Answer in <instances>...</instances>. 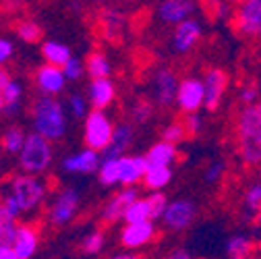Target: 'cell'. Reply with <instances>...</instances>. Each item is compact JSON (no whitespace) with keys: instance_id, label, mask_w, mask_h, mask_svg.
Masks as SVG:
<instances>
[{"instance_id":"cell-1","label":"cell","mask_w":261,"mask_h":259,"mask_svg":"<svg viewBox=\"0 0 261 259\" xmlns=\"http://www.w3.org/2000/svg\"><path fill=\"white\" fill-rule=\"evenodd\" d=\"M234 147L245 168H261V100L253 106H241L234 120Z\"/></svg>"},{"instance_id":"cell-2","label":"cell","mask_w":261,"mask_h":259,"mask_svg":"<svg viewBox=\"0 0 261 259\" xmlns=\"http://www.w3.org/2000/svg\"><path fill=\"white\" fill-rule=\"evenodd\" d=\"M29 120H31V131L50 139L52 143L64 139V135L69 131L67 110L54 95H38L29 106Z\"/></svg>"},{"instance_id":"cell-3","label":"cell","mask_w":261,"mask_h":259,"mask_svg":"<svg viewBox=\"0 0 261 259\" xmlns=\"http://www.w3.org/2000/svg\"><path fill=\"white\" fill-rule=\"evenodd\" d=\"M3 189H7L15 197L23 216L36 214L48 199V183L38 174H27V172L15 174L9 178V183Z\"/></svg>"},{"instance_id":"cell-4","label":"cell","mask_w":261,"mask_h":259,"mask_svg":"<svg viewBox=\"0 0 261 259\" xmlns=\"http://www.w3.org/2000/svg\"><path fill=\"white\" fill-rule=\"evenodd\" d=\"M21 172L44 176L54 162V143L38 133H27L21 151L17 153Z\"/></svg>"},{"instance_id":"cell-5","label":"cell","mask_w":261,"mask_h":259,"mask_svg":"<svg viewBox=\"0 0 261 259\" xmlns=\"http://www.w3.org/2000/svg\"><path fill=\"white\" fill-rule=\"evenodd\" d=\"M114 126L116 124L106 110L91 108L83 118V143H85V147L102 153L110 145Z\"/></svg>"},{"instance_id":"cell-6","label":"cell","mask_w":261,"mask_h":259,"mask_svg":"<svg viewBox=\"0 0 261 259\" xmlns=\"http://www.w3.org/2000/svg\"><path fill=\"white\" fill-rule=\"evenodd\" d=\"M81 210V191L77 187H62L56 191L48 205V222L54 228H64L69 226Z\"/></svg>"},{"instance_id":"cell-7","label":"cell","mask_w":261,"mask_h":259,"mask_svg":"<svg viewBox=\"0 0 261 259\" xmlns=\"http://www.w3.org/2000/svg\"><path fill=\"white\" fill-rule=\"evenodd\" d=\"M197 214H199V208L191 197H178V199L168 201V205H166L164 214H162L160 222L168 232L180 235V232L189 230L191 226L195 224Z\"/></svg>"},{"instance_id":"cell-8","label":"cell","mask_w":261,"mask_h":259,"mask_svg":"<svg viewBox=\"0 0 261 259\" xmlns=\"http://www.w3.org/2000/svg\"><path fill=\"white\" fill-rule=\"evenodd\" d=\"M234 34L245 40L261 38V0H247L237 5V11L230 15Z\"/></svg>"},{"instance_id":"cell-9","label":"cell","mask_w":261,"mask_h":259,"mask_svg":"<svg viewBox=\"0 0 261 259\" xmlns=\"http://www.w3.org/2000/svg\"><path fill=\"white\" fill-rule=\"evenodd\" d=\"M201 81H203V93H205L203 110H207V112L220 110L226 93H228V87H230V75L222 67H210L203 71Z\"/></svg>"},{"instance_id":"cell-10","label":"cell","mask_w":261,"mask_h":259,"mask_svg":"<svg viewBox=\"0 0 261 259\" xmlns=\"http://www.w3.org/2000/svg\"><path fill=\"white\" fill-rule=\"evenodd\" d=\"M203 40V23L199 19H187L178 25L172 27V34H170V48L174 54L178 56H187L191 54L195 48H197Z\"/></svg>"},{"instance_id":"cell-11","label":"cell","mask_w":261,"mask_h":259,"mask_svg":"<svg viewBox=\"0 0 261 259\" xmlns=\"http://www.w3.org/2000/svg\"><path fill=\"white\" fill-rule=\"evenodd\" d=\"M203 81L201 77H182L176 89V98H174V108L180 114H191V112H201L203 110Z\"/></svg>"},{"instance_id":"cell-12","label":"cell","mask_w":261,"mask_h":259,"mask_svg":"<svg viewBox=\"0 0 261 259\" xmlns=\"http://www.w3.org/2000/svg\"><path fill=\"white\" fill-rule=\"evenodd\" d=\"M158 239V224L153 220H145V222H130L120 228L118 232V243L122 249L128 251H139L147 245H151Z\"/></svg>"},{"instance_id":"cell-13","label":"cell","mask_w":261,"mask_h":259,"mask_svg":"<svg viewBox=\"0 0 261 259\" xmlns=\"http://www.w3.org/2000/svg\"><path fill=\"white\" fill-rule=\"evenodd\" d=\"M180 77L176 75V71L172 67H160L153 73L151 79V93L153 100L160 108H170L174 106V98H176V89H178Z\"/></svg>"},{"instance_id":"cell-14","label":"cell","mask_w":261,"mask_h":259,"mask_svg":"<svg viewBox=\"0 0 261 259\" xmlns=\"http://www.w3.org/2000/svg\"><path fill=\"white\" fill-rule=\"evenodd\" d=\"M197 13V3L195 0H160L155 7V17L162 25L174 27Z\"/></svg>"},{"instance_id":"cell-15","label":"cell","mask_w":261,"mask_h":259,"mask_svg":"<svg viewBox=\"0 0 261 259\" xmlns=\"http://www.w3.org/2000/svg\"><path fill=\"white\" fill-rule=\"evenodd\" d=\"M42 245V232L40 226L34 222H21L17 224L13 249L19 255V259H34Z\"/></svg>"},{"instance_id":"cell-16","label":"cell","mask_w":261,"mask_h":259,"mask_svg":"<svg viewBox=\"0 0 261 259\" xmlns=\"http://www.w3.org/2000/svg\"><path fill=\"white\" fill-rule=\"evenodd\" d=\"M139 197V189L137 187H122L118 189L114 195H110L106 199V203L100 210V220L104 224H116L122 220L124 210Z\"/></svg>"},{"instance_id":"cell-17","label":"cell","mask_w":261,"mask_h":259,"mask_svg":"<svg viewBox=\"0 0 261 259\" xmlns=\"http://www.w3.org/2000/svg\"><path fill=\"white\" fill-rule=\"evenodd\" d=\"M100 151L89 149V147H81L79 151L69 153L67 158H62L60 168L67 174H95L100 168Z\"/></svg>"},{"instance_id":"cell-18","label":"cell","mask_w":261,"mask_h":259,"mask_svg":"<svg viewBox=\"0 0 261 259\" xmlns=\"http://www.w3.org/2000/svg\"><path fill=\"white\" fill-rule=\"evenodd\" d=\"M34 83L40 95H54V98H58L67 89V77H64L62 69L54 67V64H48V62H44L42 67L36 69Z\"/></svg>"},{"instance_id":"cell-19","label":"cell","mask_w":261,"mask_h":259,"mask_svg":"<svg viewBox=\"0 0 261 259\" xmlns=\"http://www.w3.org/2000/svg\"><path fill=\"white\" fill-rule=\"evenodd\" d=\"M147 162L143 156L124 153L118 158V187H137L143 180Z\"/></svg>"},{"instance_id":"cell-20","label":"cell","mask_w":261,"mask_h":259,"mask_svg":"<svg viewBox=\"0 0 261 259\" xmlns=\"http://www.w3.org/2000/svg\"><path fill=\"white\" fill-rule=\"evenodd\" d=\"M116 100V83L110 77L91 79L87 85V102L95 110H108Z\"/></svg>"},{"instance_id":"cell-21","label":"cell","mask_w":261,"mask_h":259,"mask_svg":"<svg viewBox=\"0 0 261 259\" xmlns=\"http://www.w3.org/2000/svg\"><path fill=\"white\" fill-rule=\"evenodd\" d=\"M133 141H135V126L130 124V122H118L114 126L110 145L102 151V156L104 158H120V156L128 153Z\"/></svg>"},{"instance_id":"cell-22","label":"cell","mask_w":261,"mask_h":259,"mask_svg":"<svg viewBox=\"0 0 261 259\" xmlns=\"http://www.w3.org/2000/svg\"><path fill=\"white\" fill-rule=\"evenodd\" d=\"M143 158L147 162V166H174L178 160V145L160 139L153 145H149Z\"/></svg>"},{"instance_id":"cell-23","label":"cell","mask_w":261,"mask_h":259,"mask_svg":"<svg viewBox=\"0 0 261 259\" xmlns=\"http://www.w3.org/2000/svg\"><path fill=\"white\" fill-rule=\"evenodd\" d=\"M124 23L126 21H124L122 13H118L114 9L104 11L102 17H100V34H102V38L106 42H110V44L120 42L122 31H124Z\"/></svg>"},{"instance_id":"cell-24","label":"cell","mask_w":261,"mask_h":259,"mask_svg":"<svg viewBox=\"0 0 261 259\" xmlns=\"http://www.w3.org/2000/svg\"><path fill=\"white\" fill-rule=\"evenodd\" d=\"M23 98H25V85L19 79H11L9 85L3 89V100H5V108H3V116L15 118L21 108H23Z\"/></svg>"},{"instance_id":"cell-25","label":"cell","mask_w":261,"mask_h":259,"mask_svg":"<svg viewBox=\"0 0 261 259\" xmlns=\"http://www.w3.org/2000/svg\"><path fill=\"white\" fill-rule=\"evenodd\" d=\"M253 251H255V241L245 232H237L232 237H228L224 245L226 259H249Z\"/></svg>"},{"instance_id":"cell-26","label":"cell","mask_w":261,"mask_h":259,"mask_svg":"<svg viewBox=\"0 0 261 259\" xmlns=\"http://www.w3.org/2000/svg\"><path fill=\"white\" fill-rule=\"evenodd\" d=\"M174 178V166H147L141 185L147 191H164Z\"/></svg>"},{"instance_id":"cell-27","label":"cell","mask_w":261,"mask_h":259,"mask_svg":"<svg viewBox=\"0 0 261 259\" xmlns=\"http://www.w3.org/2000/svg\"><path fill=\"white\" fill-rule=\"evenodd\" d=\"M243 210L253 218L255 224H261V178L251 180L243 191Z\"/></svg>"},{"instance_id":"cell-28","label":"cell","mask_w":261,"mask_h":259,"mask_svg":"<svg viewBox=\"0 0 261 259\" xmlns=\"http://www.w3.org/2000/svg\"><path fill=\"white\" fill-rule=\"evenodd\" d=\"M85 75H89L91 79L110 77L112 75V62H110V58L104 52H100V50L89 52L87 58H85Z\"/></svg>"},{"instance_id":"cell-29","label":"cell","mask_w":261,"mask_h":259,"mask_svg":"<svg viewBox=\"0 0 261 259\" xmlns=\"http://www.w3.org/2000/svg\"><path fill=\"white\" fill-rule=\"evenodd\" d=\"M73 56L71 48L67 44H62L58 40H46L42 44V58L44 62L48 64H54V67H62L64 62H67L69 58Z\"/></svg>"},{"instance_id":"cell-30","label":"cell","mask_w":261,"mask_h":259,"mask_svg":"<svg viewBox=\"0 0 261 259\" xmlns=\"http://www.w3.org/2000/svg\"><path fill=\"white\" fill-rule=\"evenodd\" d=\"M25 137H27V133H25L23 126L11 124L9 128H5V133L0 135V147H3V151L9 156H17L25 143Z\"/></svg>"},{"instance_id":"cell-31","label":"cell","mask_w":261,"mask_h":259,"mask_svg":"<svg viewBox=\"0 0 261 259\" xmlns=\"http://www.w3.org/2000/svg\"><path fill=\"white\" fill-rule=\"evenodd\" d=\"M15 34L23 44H38L44 36V29L36 19H21L15 27Z\"/></svg>"},{"instance_id":"cell-32","label":"cell","mask_w":261,"mask_h":259,"mask_svg":"<svg viewBox=\"0 0 261 259\" xmlns=\"http://www.w3.org/2000/svg\"><path fill=\"white\" fill-rule=\"evenodd\" d=\"M97 180L104 187H116L118 185V158H104L100 160V168H97Z\"/></svg>"},{"instance_id":"cell-33","label":"cell","mask_w":261,"mask_h":259,"mask_svg":"<svg viewBox=\"0 0 261 259\" xmlns=\"http://www.w3.org/2000/svg\"><path fill=\"white\" fill-rule=\"evenodd\" d=\"M145 220H151V212H149V203H147V197H137L133 203H130L124 214H122V222L130 224V222H145ZM155 222V220H153Z\"/></svg>"},{"instance_id":"cell-34","label":"cell","mask_w":261,"mask_h":259,"mask_svg":"<svg viewBox=\"0 0 261 259\" xmlns=\"http://www.w3.org/2000/svg\"><path fill=\"white\" fill-rule=\"evenodd\" d=\"M23 216L19 203L15 201V197L7 189H0V220L5 222H19V218Z\"/></svg>"},{"instance_id":"cell-35","label":"cell","mask_w":261,"mask_h":259,"mask_svg":"<svg viewBox=\"0 0 261 259\" xmlns=\"http://www.w3.org/2000/svg\"><path fill=\"white\" fill-rule=\"evenodd\" d=\"M104 247H106V232L100 228L87 232L81 241V251L85 255H100L104 251Z\"/></svg>"},{"instance_id":"cell-36","label":"cell","mask_w":261,"mask_h":259,"mask_svg":"<svg viewBox=\"0 0 261 259\" xmlns=\"http://www.w3.org/2000/svg\"><path fill=\"white\" fill-rule=\"evenodd\" d=\"M67 112L77 118V120H83L85 114L89 112V102H87V95L83 93H71L67 98Z\"/></svg>"},{"instance_id":"cell-37","label":"cell","mask_w":261,"mask_h":259,"mask_svg":"<svg viewBox=\"0 0 261 259\" xmlns=\"http://www.w3.org/2000/svg\"><path fill=\"white\" fill-rule=\"evenodd\" d=\"M226 170H228V166H226L224 160H214V162H210V164L205 166V170H203V183L210 185V187L220 185L222 178L226 176Z\"/></svg>"},{"instance_id":"cell-38","label":"cell","mask_w":261,"mask_h":259,"mask_svg":"<svg viewBox=\"0 0 261 259\" xmlns=\"http://www.w3.org/2000/svg\"><path fill=\"white\" fill-rule=\"evenodd\" d=\"M147 203H149V212H151V220H160L162 218V214H164V210H166V205H168V197H166V193L164 191H149L147 193Z\"/></svg>"},{"instance_id":"cell-39","label":"cell","mask_w":261,"mask_h":259,"mask_svg":"<svg viewBox=\"0 0 261 259\" xmlns=\"http://www.w3.org/2000/svg\"><path fill=\"white\" fill-rule=\"evenodd\" d=\"M182 126L187 131V137H199L205 128V118L201 112H191L182 114Z\"/></svg>"},{"instance_id":"cell-40","label":"cell","mask_w":261,"mask_h":259,"mask_svg":"<svg viewBox=\"0 0 261 259\" xmlns=\"http://www.w3.org/2000/svg\"><path fill=\"white\" fill-rule=\"evenodd\" d=\"M160 139H164L168 143H182L187 139V131H185V126H182V120H174V122H168L164 128H162V133H160Z\"/></svg>"},{"instance_id":"cell-41","label":"cell","mask_w":261,"mask_h":259,"mask_svg":"<svg viewBox=\"0 0 261 259\" xmlns=\"http://www.w3.org/2000/svg\"><path fill=\"white\" fill-rule=\"evenodd\" d=\"M237 98H239V104H241V106H253V104H257V102L261 100L259 85H257L255 81H249V83L241 85Z\"/></svg>"},{"instance_id":"cell-42","label":"cell","mask_w":261,"mask_h":259,"mask_svg":"<svg viewBox=\"0 0 261 259\" xmlns=\"http://www.w3.org/2000/svg\"><path fill=\"white\" fill-rule=\"evenodd\" d=\"M60 69H62L64 77H67V81H79L85 75V62L81 58H77V56H71Z\"/></svg>"},{"instance_id":"cell-43","label":"cell","mask_w":261,"mask_h":259,"mask_svg":"<svg viewBox=\"0 0 261 259\" xmlns=\"http://www.w3.org/2000/svg\"><path fill=\"white\" fill-rule=\"evenodd\" d=\"M130 116H133V120L137 124H145L151 120L153 116V104L149 100H137L133 104V108H130Z\"/></svg>"},{"instance_id":"cell-44","label":"cell","mask_w":261,"mask_h":259,"mask_svg":"<svg viewBox=\"0 0 261 259\" xmlns=\"http://www.w3.org/2000/svg\"><path fill=\"white\" fill-rule=\"evenodd\" d=\"M15 230H17V222L0 220V247H13Z\"/></svg>"},{"instance_id":"cell-45","label":"cell","mask_w":261,"mask_h":259,"mask_svg":"<svg viewBox=\"0 0 261 259\" xmlns=\"http://www.w3.org/2000/svg\"><path fill=\"white\" fill-rule=\"evenodd\" d=\"M15 56V46L9 38H0V67H7Z\"/></svg>"},{"instance_id":"cell-46","label":"cell","mask_w":261,"mask_h":259,"mask_svg":"<svg viewBox=\"0 0 261 259\" xmlns=\"http://www.w3.org/2000/svg\"><path fill=\"white\" fill-rule=\"evenodd\" d=\"M210 11L216 19H224V17H230V5L226 0H210Z\"/></svg>"},{"instance_id":"cell-47","label":"cell","mask_w":261,"mask_h":259,"mask_svg":"<svg viewBox=\"0 0 261 259\" xmlns=\"http://www.w3.org/2000/svg\"><path fill=\"white\" fill-rule=\"evenodd\" d=\"M164 259H193V255H191V251H189L187 247L178 245V247L170 249V251H168V255H166Z\"/></svg>"},{"instance_id":"cell-48","label":"cell","mask_w":261,"mask_h":259,"mask_svg":"<svg viewBox=\"0 0 261 259\" xmlns=\"http://www.w3.org/2000/svg\"><path fill=\"white\" fill-rule=\"evenodd\" d=\"M108 259H143V255L141 253H137V251H120V253H114V255H110Z\"/></svg>"},{"instance_id":"cell-49","label":"cell","mask_w":261,"mask_h":259,"mask_svg":"<svg viewBox=\"0 0 261 259\" xmlns=\"http://www.w3.org/2000/svg\"><path fill=\"white\" fill-rule=\"evenodd\" d=\"M11 79H13V77H11L9 69H7V67H0V91H3V89L9 85Z\"/></svg>"},{"instance_id":"cell-50","label":"cell","mask_w":261,"mask_h":259,"mask_svg":"<svg viewBox=\"0 0 261 259\" xmlns=\"http://www.w3.org/2000/svg\"><path fill=\"white\" fill-rule=\"evenodd\" d=\"M0 259H19L13 247H0Z\"/></svg>"},{"instance_id":"cell-51","label":"cell","mask_w":261,"mask_h":259,"mask_svg":"<svg viewBox=\"0 0 261 259\" xmlns=\"http://www.w3.org/2000/svg\"><path fill=\"white\" fill-rule=\"evenodd\" d=\"M3 108H5V100H3V91H0V114H3Z\"/></svg>"},{"instance_id":"cell-52","label":"cell","mask_w":261,"mask_h":259,"mask_svg":"<svg viewBox=\"0 0 261 259\" xmlns=\"http://www.w3.org/2000/svg\"><path fill=\"white\" fill-rule=\"evenodd\" d=\"M234 5H243V3H247V0H232Z\"/></svg>"}]
</instances>
